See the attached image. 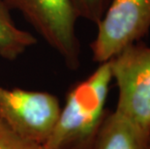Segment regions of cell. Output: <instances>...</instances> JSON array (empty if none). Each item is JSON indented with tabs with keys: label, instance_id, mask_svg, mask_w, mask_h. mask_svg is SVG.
Here are the masks:
<instances>
[{
	"label": "cell",
	"instance_id": "9c48e42d",
	"mask_svg": "<svg viewBox=\"0 0 150 149\" xmlns=\"http://www.w3.org/2000/svg\"><path fill=\"white\" fill-rule=\"evenodd\" d=\"M79 18L97 24L103 17L110 0H71Z\"/></svg>",
	"mask_w": 150,
	"mask_h": 149
},
{
	"label": "cell",
	"instance_id": "3957f363",
	"mask_svg": "<svg viewBox=\"0 0 150 149\" xmlns=\"http://www.w3.org/2000/svg\"><path fill=\"white\" fill-rule=\"evenodd\" d=\"M118 88L115 112L150 132V46L142 41L110 59Z\"/></svg>",
	"mask_w": 150,
	"mask_h": 149
},
{
	"label": "cell",
	"instance_id": "277c9868",
	"mask_svg": "<svg viewBox=\"0 0 150 149\" xmlns=\"http://www.w3.org/2000/svg\"><path fill=\"white\" fill-rule=\"evenodd\" d=\"M91 43L97 63L110 61L126 47L142 41L150 31V0H110Z\"/></svg>",
	"mask_w": 150,
	"mask_h": 149
},
{
	"label": "cell",
	"instance_id": "8992f818",
	"mask_svg": "<svg viewBox=\"0 0 150 149\" xmlns=\"http://www.w3.org/2000/svg\"><path fill=\"white\" fill-rule=\"evenodd\" d=\"M90 149H150V132L113 110L105 116Z\"/></svg>",
	"mask_w": 150,
	"mask_h": 149
},
{
	"label": "cell",
	"instance_id": "5b68a950",
	"mask_svg": "<svg viewBox=\"0 0 150 149\" xmlns=\"http://www.w3.org/2000/svg\"><path fill=\"white\" fill-rule=\"evenodd\" d=\"M60 107L58 99L47 92L9 89L0 84V121L31 141L44 144Z\"/></svg>",
	"mask_w": 150,
	"mask_h": 149
},
{
	"label": "cell",
	"instance_id": "7a4b0ae2",
	"mask_svg": "<svg viewBox=\"0 0 150 149\" xmlns=\"http://www.w3.org/2000/svg\"><path fill=\"white\" fill-rule=\"evenodd\" d=\"M10 10L21 13L45 42L61 56L67 67L79 68L81 43L76 35L78 16L71 0H3Z\"/></svg>",
	"mask_w": 150,
	"mask_h": 149
},
{
	"label": "cell",
	"instance_id": "6da1fadb",
	"mask_svg": "<svg viewBox=\"0 0 150 149\" xmlns=\"http://www.w3.org/2000/svg\"><path fill=\"white\" fill-rule=\"evenodd\" d=\"M111 63H100L85 80L68 92L54 126L44 142L47 149H90L106 116L112 81Z\"/></svg>",
	"mask_w": 150,
	"mask_h": 149
},
{
	"label": "cell",
	"instance_id": "ba28073f",
	"mask_svg": "<svg viewBox=\"0 0 150 149\" xmlns=\"http://www.w3.org/2000/svg\"><path fill=\"white\" fill-rule=\"evenodd\" d=\"M0 149H47L44 144L23 137L0 121Z\"/></svg>",
	"mask_w": 150,
	"mask_h": 149
},
{
	"label": "cell",
	"instance_id": "52a82bcc",
	"mask_svg": "<svg viewBox=\"0 0 150 149\" xmlns=\"http://www.w3.org/2000/svg\"><path fill=\"white\" fill-rule=\"evenodd\" d=\"M36 43L37 39L32 33L16 25L10 8L0 0V56L14 61Z\"/></svg>",
	"mask_w": 150,
	"mask_h": 149
}]
</instances>
